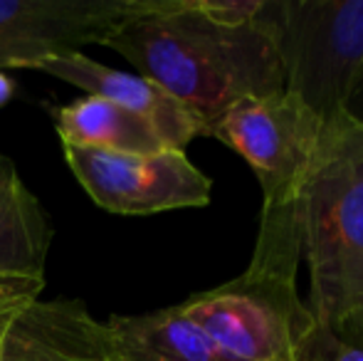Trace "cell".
<instances>
[{
    "label": "cell",
    "instance_id": "17",
    "mask_svg": "<svg viewBox=\"0 0 363 361\" xmlns=\"http://www.w3.org/2000/svg\"><path fill=\"white\" fill-rule=\"evenodd\" d=\"M13 94H15V84H13V79L8 77V74L0 70V106H5L10 99H13Z\"/></svg>",
    "mask_w": 363,
    "mask_h": 361
},
{
    "label": "cell",
    "instance_id": "13",
    "mask_svg": "<svg viewBox=\"0 0 363 361\" xmlns=\"http://www.w3.org/2000/svg\"><path fill=\"white\" fill-rule=\"evenodd\" d=\"M296 361H363V347L346 342L334 329L316 324L301 344Z\"/></svg>",
    "mask_w": 363,
    "mask_h": 361
},
{
    "label": "cell",
    "instance_id": "16",
    "mask_svg": "<svg viewBox=\"0 0 363 361\" xmlns=\"http://www.w3.org/2000/svg\"><path fill=\"white\" fill-rule=\"evenodd\" d=\"M336 334H339V337H344L346 342L363 347V312H359L356 317H351L349 322L341 324V327L336 329Z\"/></svg>",
    "mask_w": 363,
    "mask_h": 361
},
{
    "label": "cell",
    "instance_id": "15",
    "mask_svg": "<svg viewBox=\"0 0 363 361\" xmlns=\"http://www.w3.org/2000/svg\"><path fill=\"white\" fill-rule=\"evenodd\" d=\"M344 116L363 129V65H361L359 74H356L354 84H351L349 96H346V101H344Z\"/></svg>",
    "mask_w": 363,
    "mask_h": 361
},
{
    "label": "cell",
    "instance_id": "12",
    "mask_svg": "<svg viewBox=\"0 0 363 361\" xmlns=\"http://www.w3.org/2000/svg\"><path fill=\"white\" fill-rule=\"evenodd\" d=\"M62 144L109 154H158L166 149L148 121L99 96H82L50 109Z\"/></svg>",
    "mask_w": 363,
    "mask_h": 361
},
{
    "label": "cell",
    "instance_id": "7",
    "mask_svg": "<svg viewBox=\"0 0 363 361\" xmlns=\"http://www.w3.org/2000/svg\"><path fill=\"white\" fill-rule=\"evenodd\" d=\"M131 0H0V70L104 45Z\"/></svg>",
    "mask_w": 363,
    "mask_h": 361
},
{
    "label": "cell",
    "instance_id": "6",
    "mask_svg": "<svg viewBox=\"0 0 363 361\" xmlns=\"http://www.w3.org/2000/svg\"><path fill=\"white\" fill-rule=\"evenodd\" d=\"M65 161L79 186L99 208L119 216H153L211 203L213 183L186 151L158 154H109L62 144Z\"/></svg>",
    "mask_w": 363,
    "mask_h": 361
},
{
    "label": "cell",
    "instance_id": "4",
    "mask_svg": "<svg viewBox=\"0 0 363 361\" xmlns=\"http://www.w3.org/2000/svg\"><path fill=\"white\" fill-rule=\"evenodd\" d=\"M269 18L284 91L336 121L363 65V0H269Z\"/></svg>",
    "mask_w": 363,
    "mask_h": 361
},
{
    "label": "cell",
    "instance_id": "5",
    "mask_svg": "<svg viewBox=\"0 0 363 361\" xmlns=\"http://www.w3.org/2000/svg\"><path fill=\"white\" fill-rule=\"evenodd\" d=\"M321 134L319 116L282 89L235 104L211 136L247 161L262 188V206L269 208L301 196Z\"/></svg>",
    "mask_w": 363,
    "mask_h": 361
},
{
    "label": "cell",
    "instance_id": "11",
    "mask_svg": "<svg viewBox=\"0 0 363 361\" xmlns=\"http://www.w3.org/2000/svg\"><path fill=\"white\" fill-rule=\"evenodd\" d=\"M109 327L119 361H242L218 347L178 304L146 314H114Z\"/></svg>",
    "mask_w": 363,
    "mask_h": 361
},
{
    "label": "cell",
    "instance_id": "3",
    "mask_svg": "<svg viewBox=\"0 0 363 361\" xmlns=\"http://www.w3.org/2000/svg\"><path fill=\"white\" fill-rule=\"evenodd\" d=\"M301 257L319 327L363 312V129L344 114L324 126L301 188Z\"/></svg>",
    "mask_w": 363,
    "mask_h": 361
},
{
    "label": "cell",
    "instance_id": "14",
    "mask_svg": "<svg viewBox=\"0 0 363 361\" xmlns=\"http://www.w3.org/2000/svg\"><path fill=\"white\" fill-rule=\"evenodd\" d=\"M45 289V279H25V277H0V344L5 332L23 314L35 299H40Z\"/></svg>",
    "mask_w": 363,
    "mask_h": 361
},
{
    "label": "cell",
    "instance_id": "1",
    "mask_svg": "<svg viewBox=\"0 0 363 361\" xmlns=\"http://www.w3.org/2000/svg\"><path fill=\"white\" fill-rule=\"evenodd\" d=\"M104 48L181 101L203 136L235 104L284 89L269 0L247 25L213 20L201 0H131Z\"/></svg>",
    "mask_w": 363,
    "mask_h": 361
},
{
    "label": "cell",
    "instance_id": "2",
    "mask_svg": "<svg viewBox=\"0 0 363 361\" xmlns=\"http://www.w3.org/2000/svg\"><path fill=\"white\" fill-rule=\"evenodd\" d=\"M301 196L259 211L250 265L230 282L178 304L218 347L242 361H296L316 327L299 297Z\"/></svg>",
    "mask_w": 363,
    "mask_h": 361
},
{
    "label": "cell",
    "instance_id": "9",
    "mask_svg": "<svg viewBox=\"0 0 363 361\" xmlns=\"http://www.w3.org/2000/svg\"><path fill=\"white\" fill-rule=\"evenodd\" d=\"M0 361H119V352L109 322L82 299L40 297L5 332Z\"/></svg>",
    "mask_w": 363,
    "mask_h": 361
},
{
    "label": "cell",
    "instance_id": "10",
    "mask_svg": "<svg viewBox=\"0 0 363 361\" xmlns=\"http://www.w3.org/2000/svg\"><path fill=\"white\" fill-rule=\"evenodd\" d=\"M52 223L25 186L13 159L0 154V277L45 279Z\"/></svg>",
    "mask_w": 363,
    "mask_h": 361
},
{
    "label": "cell",
    "instance_id": "8",
    "mask_svg": "<svg viewBox=\"0 0 363 361\" xmlns=\"http://www.w3.org/2000/svg\"><path fill=\"white\" fill-rule=\"evenodd\" d=\"M30 70L45 72L55 79L79 87L89 96H99L131 114L141 116L156 129L166 149L186 151L193 139L203 136V126L178 99H173L166 89L153 84L151 79L134 72H121L96 60L86 57L84 52L50 55L38 60Z\"/></svg>",
    "mask_w": 363,
    "mask_h": 361
}]
</instances>
